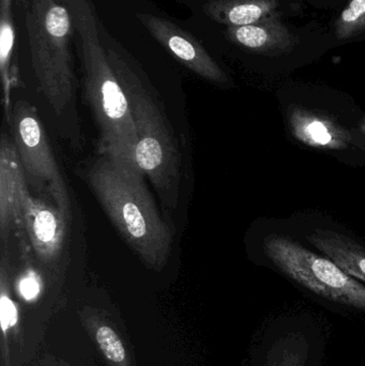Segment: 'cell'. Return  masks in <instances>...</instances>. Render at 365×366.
<instances>
[{"label":"cell","mask_w":365,"mask_h":366,"mask_svg":"<svg viewBox=\"0 0 365 366\" xmlns=\"http://www.w3.org/2000/svg\"><path fill=\"white\" fill-rule=\"evenodd\" d=\"M365 31V0H349L336 21V36L347 40Z\"/></svg>","instance_id":"cell-16"},{"label":"cell","mask_w":365,"mask_h":366,"mask_svg":"<svg viewBox=\"0 0 365 366\" xmlns=\"http://www.w3.org/2000/svg\"><path fill=\"white\" fill-rule=\"evenodd\" d=\"M136 19L150 36L186 69L211 83H229L224 70L190 32L169 19L150 13H136Z\"/></svg>","instance_id":"cell-8"},{"label":"cell","mask_w":365,"mask_h":366,"mask_svg":"<svg viewBox=\"0 0 365 366\" xmlns=\"http://www.w3.org/2000/svg\"><path fill=\"white\" fill-rule=\"evenodd\" d=\"M264 252L274 268L304 290L365 313V286L327 256L281 234L266 237Z\"/></svg>","instance_id":"cell-5"},{"label":"cell","mask_w":365,"mask_h":366,"mask_svg":"<svg viewBox=\"0 0 365 366\" xmlns=\"http://www.w3.org/2000/svg\"><path fill=\"white\" fill-rule=\"evenodd\" d=\"M278 0H209L204 12L212 21L226 27L253 25L280 14Z\"/></svg>","instance_id":"cell-13"},{"label":"cell","mask_w":365,"mask_h":366,"mask_svg":"<svg viewBox=\"0 0 365 366\" xmlns=\"http://www.w3.org/2000/svg\"><path fill=\"white\" fill-rule=\"evenodd\" d=\"M19 292L24 298L30 300L34 299L40 292V284L36 273L29 272L19 282Z\"/></svg>","instance_id":"cell-18"},{"label":"cell","mask_w":365,"mask_h":366,"mask_svg":"<svg viewBox=\"0 0 365 366\" xmlns=\"http://www.w3.org/2000/svg\"><path fill=\"white\" fill-rule=\"evenodd\" d=\"M139 169L103 154L88 169L90 189L131 249L161 270L171 256L173 232L163 219Z\"/></svg>","instance_id":"cell-3"},{"label":"cell","mask_w":365,"mask_h":366,"mask_svg":"<svg viewBox=\"0 0 365 366\" xmlns=\"http://www.w3.org/2000/svg\"><path fill=\"white\" fill-rule=\"evenodd\" d=\"M64 1L74 26L84 96L100 131L103 154L122 164L139 169L132 111L103 44L101 21L96 8L91 0Z\"/></svg>","instance_id":"cell-2"},{"label":"cell","mask_w":365,"mask_h":366,"mask_svg":"<svg viewBox=\"0 0 365 366\" xmlns=\"http://www.w3.org/2000/svg\"><path fill=\"white\" fill-rule=\"evenodd\" d=\"M358 132L360 133V134L362 135V137L365 139V116L361 118V119L358 122Z\"/></svg>","instance_id":"cell-19"},{"label":"cell","mask_w":365,"mask_h":366,"mask_svg":"<svg viewBox=\"0 0 365 366\" xmlns=\"http://www.w3.org/2000/svg\"><path fill=\"white\" fill-rule=\"evenodd\" d=\"M23 222L36 256L46 264L57 260L69 222L59 209L30 195L24 204Z\"/></svg>","instance_id":"cell-10"},{"label":"cell","mask_w":365,"mask_h":366,"mask_svg":"<svg viewBox=\"0 0 365 366\" xmlns=\"http://www.w3.org/2000/svg\"><path fill=\"white\" fill-rule=\"evenodd\" d=\"M15 44V28L13 23L12 0H0V74L4 87V104L10 117L11 87H12L13 51Z\"/></svg>","instance_id":"cell-15"},{"label":"cell","mask_w":365,"mask_h":366,"mask_svg":"<svg viewBox=\"0 0 365 366\" xmlns=\"http://www.w3.org/2000/svg\"><path fill=\"white\" fill-rule=\"evenodd\" d=\"M19 2H21V4H26L27 2V0H19Z\"/></svg>","instance_id":"cell-20"},{"label":"cell","mask_w":365,"mask_h":366,"mask_svg":"<svg viewBox=\"0 0 365 366\" xmlns=\"http://www.w3.org/2000/svg\"><path fill=\"white\" fill-rule=\"evenodd\" d=\"M6 366H9V365H6Z\"/></svg>","instance_id":"cell-21"},{"label":"cell","mask_w":365,"mask_h":366,"mask_svg":"<svg viewBox=\"0 0 365 366\" xmlns=\"http://www.w3.org/2000/svg\"><path fill=\"white\" fill-rule=\"evenodd\" d=\"M101 36L130 103L136 131V163L167 210H175L181 185V154L171 124L145 71L101 23Z\"/></svg>","instance_id":"cell-1"},{"label":"cell","mask_w":365,"mask_h":366,"mask_svg":"<svg viewBox=\"0 0 365 366\" xmlns=\"http://www.w3.org/2000/svg\"><path fill=\"white\" fill-rule=\"evenodd\" d=\"M0 305H1L2 360L6 365H9L8 331L11 327L16 324L17 311L14 303L11 300L8 277H6L4 262H2L1 274H0Z\"/></svg>","instance_id":"cell-17"},{"label":"cell","mask_w":365,"mask_h":366,"mask_svg":"<svg viewBox=\"0 0 365 366\" xmlns=\"http://www.w3.org/2000/svg\"><path fill=\"white\" fill-rule=\"evenodd\" d=\"M9 118L13 143L26 175L49 191L55 206L69 221L71 202L68 187L36 111L29 103L19 101Z\"/></svg>","instance_id":"cell-6"},{"label":"cell","mask_w":365,"mask_h":366,"mask_svg":"<svg viewBox=\"0 0 365 366\" xmlns=\"http://www.w3.org/2000/svg\"><path fill=\"white\" fill-rule=\"evenodd\" d=\"M287 131L297 143L317 152L341 157L351 149L365 152L364 137L357 127L347 128L324 109L291 104L285 112Z\"/></svg>","instance_id":"cell-7"},{"label":"cell","mask_w":365,"mask_h":366,"mask_svg":"<svg viewBox=\"0 0 365 366\" xmlns=\"http://www.w3.org/2000/svg\"><path fill=\"white\" fill-rule=\"evenodd\" d=\"M30 195L25 169L16 148L10 137L4 133L0 144V234L2 242L6 241L15 224L23 221L24 204Z\"/></svg>","instance_id":"cell-9"},{"label":"cell","mask_w":365,"mask_h":366,"mask_svg":"<svg viewBox=\"0 0 365 366\" xmlns=\"http://www.w3.org/2000/svg\"><path fill=\"white\" fill-rule=\"evenodd\" d=\"M81 320L109 366H133L126 344L106 318L96 311L85 309Z\"/></svg>","instance_id":"cell-14"},{"label":"cell","mask_w":365,"mask_h":366,"mask_svg":"<svg viewBox=\"0 0 365 366\" xmlns=\"http://www.w3.org/2000/svg\"></svg>","instance_id":"cell-22"},{"label":"cell","mask_w":365,"mask_h":366,"mask_svg":"<svg viewBox=\"0 0 365 366\" xmlns=\"http://www.w3.org/2000/svg\"><path fill=\"white\" fill-rule=\"evenodd\" d=\"M306 239L319 253L365 284V247L359 241L331 228H315Z\"/></svg>","instance_id":"cell-12"},{"label":"cell","mask_w":365,"mask_h":366,"mask_svg":"<svg viewBox=\"0 0 365 366\" xmlns=\"http://www.w3.org/2000/svg\"><path fill=\"white\" fill-rule=\"evenodd\" d=\"M26 29L32 68L39 87L57 115L73 97L72 38L74 26L64 0H31Z\"/></svg>","instance_id":"cell-4"},{"label":"cell","mask_w":365,"mask_h":366,"mask_svg":"<svg viewBox=\"0 0 365 366\" xmlns=\"http://www.w3.org/2000/svg\"><path fill=\"white\" fill-rule=\"evenodd\" d=\"M225 36L246 51L267 56L291 53L300 42L298 36L281 21L280 14L253 25L226 27Z\"/></svg>","instance_id":"cell-11"}]
</instances>
